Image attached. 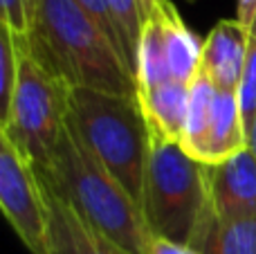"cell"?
I'll return each mask as SVG.
<instances>
[{"instance_id":"1","label":"cell","mask_w":256,"mask_h":254,"mask_svg":"<svg viewBox=\"0 0 256 254\" xmlns=\"http://www.w3.org/2000/svg\"><path fill=\"white\" fill-rule=\"evenodd\" d=\"M30 52L72 88L137 97V81L102 27L74 0H38Z\"/></svg>"},{"instance_id":"2","label":"cell","mask_w":256,"mask_h":254,"mask_svg":"<svg viewBox=\"0 0 256 254\" xmlns=\"http://www.w3.org/2000/svg\"><path fill=\"white\" fill-rule=\"evenodd\" d=\"M36 171L48 176L58 194L88 223H92L128 254L150 252L153 234L144 220L142 207L92 156V151L72 128L70 117L50 166Z\"/></svg>"},{"instance_id":"3","label":"cell","mask_w":256,"mask_h":254,"mask_svg":"<svg viewBox=\"0 0 256 254\" xmlns=\"http://www.w3.org/2000/svg\"><path fill=\"white\" fill-rule=\"evenodd\" d=\"M70 124L92 156L142 207L153 135L137 97L72 88Z\"/></svg>"},{"instance_id":"4","label":"cell","mask_w":256,"mask_h":254,"mask_svg":"<svg viewBox=\"0 0 256 254\" xmlns=\"http://www.w3.org/2000/svg\"><path fill=\"white\" fill-rule=\"evenodd\" d=\"M142 212L153 238L194 246L209 214L207 164L180 144L153 138Z\"/></svg>"},{"instance_id":"5","label":"cell","mask_w":256,"mask_h":254,"mask_svg":"<svg viewBox=\"0 0 256 254\" xmlns=\"http://www.w3.org/2000/svg\"><path fill=\"white\" fill-rule=\"evenodd\" d=\"M18 43V79L0 135L9 140L34 169H48L70 117V86L45 68L25 40Z\"/></svg>"},{"instance_id":"6","label":"cell","mask_w":256,"mask_h":254,"mask_svg":"<svg viewBox=\"0 0 256 254\" xmlns=\"http://www.w3.org/2000/svg\"><path fill=\"white\" fill-rule=\"evenodd\" d=\"M0 207L32 254L50 252V223L36 169L0 135Z\"/></svg>"},{"instance_id":"7","label":"cell","mask_w":256,"mask_h":254,"mask_svg":"<svg viewBox=\"0 0 256 254\" xmlns=\"http://www.w3.org/2000/svg\"><path fill=\"white\" fill-rule=\"evenodd\" d=\"M40 192H43L45 210L50 223V252L52 254H128L112 238L102 234L92 223L84 218L50 178L36 171Z\"/></svg>"},{"instance_id":"8","label":"cell","mask_w":256,"mask_h":254,"mask_svg":"<svg viewBox=\"0 0 256 254\" xmlns=\"http://www.w3.org/2000/svg\"><path fill=\"white\" fill-rule=\"evenodd\" d=\"M209 205L218 218L256 216V156L252 148L207 166Z\"/></svg>"},{"instance_id":"9","label":"cell","mask_w":256,"mask_h":254,"mask_svg":"<svg viewBox=\"0 0 256 254\" xmlns=\"http://www.w3.org/2000/svg\"><path fill=\"white\" fill-rule=\"evenodd\" d=\"M250 27L240 20H220L202 43V72L212 79L216 90L238 92L245 72Z\"/></svg>"},{"instance_id":"10","label":"cell","mask_w":256,"mask_h":254,"mask_svg":"<svg viewBox=\"0 0 256 254\" xmlns=\"http://www.w3.org/2000/svg\"><path fill=\"white\" fill-rule=\"evenodd\" d=\"M248 146V128H245L243 122L238 92L216 90L207 133H204V140L194 160L202 162L207 166H216L234 158L236 153L245 151Z\"/></svg>"},{"instance_id":"11","label":"cell","mask_w":256,"mask_h":254,"mask_svg":"<svg viewBox=\"0 0 256 254\" xmlns=\"http://www.w3.org/2000/svg\"><path fill=\"white\" fill-rule=\"evenodd\" d=\"M148 16H153L162 32L166 66L173 81L191 84L200 72L202 63V43H198L196 34L184 25L171 0H155Z\"/></svg>"},{"instance_id":"12","label":"cell","mask_w":256,"mask_h":254,"mask_svg":"<svg viewBox=\"0 0 256 254\" xmlns=\"http://www.w3.org/2000/svg\"><path fill=\"white\" fill-rule=\"evenodd\" d=\"M137 102L153 138H162L182 146L189 112V84L166 81L155 88L140 90Z\"/></svg>"},{"instance_id":"13","label":"cell","mask_w":256,"mask_h":254,"mask_svg":"<svg viewBox=\"0 0 256 254\" xmlns=\"http://www.w3.org/2000/svg\"><path fill=\"white\" fill-rule=\"evenodd\" d=\"M191 248L202 254H256V216L218 218L209 205V214Z\"/></svg>"},{"instance_id":"14","label":"cell","mask_w":256,"mask_h":254,"mask_svg":"<svg viewBox=\"0 0 256 254\" xmlns=\"http://www.w3.org/2000/svg\"><path fill=\"white\" fill-rule=\"evenodd\" d=\"M214 94H216V86L212 84V79L200 68L196 79L189 84V112H186V128L184 140H182V148L191 158H196V153H198L200 144L204 140V133H207Z\"/></svg>"},{"instance_id":"15","label":"cell","mask_w":256,"mask_h":254,"mask_svg":"<svg viewBox=\"0 0 256 254\" xmlns=\"http://www.w3.org/2000/svg\"><path fill=\"white\" fill-rule=\"evenodd\" d=\"M153 2L155 0H108V7L122 36V45H124L126 66L130 68L132 74L137 70V45H140L142 27Z\"/></svg>"},{"instance_id":"16","label":"cell","mask_w":256,"mask_h":254,"mask_svg":"<svg viewBox=\"0 0 256 254\" xmlns=\"http://www.w3.org/2000/svg\"><path fill=\"white\" fill-rule=\"evenodd\" d=\"M18 56L20 54H18L16 36L2 25L0 27V122L7 117L12 106L18 79Z\"/></svg>"},{"instance_id":"17","label":"cell","mask_w":256,"mask_h":254,"mask_svg":"<svg viewBox=\"0 0 256 254\" xmlns=\"http://www.w3.org/2000/svg\"><path fill=\"white\" fill-rule=\"evenodd\" d=\"M240 110H243L245 128L250 130L256 115V18L250 25V43H248V56H245V72L238 90Z\"/></svg>"},{"instance_id":"18","label":"cell","mask_w":256,"mask_h":254,"mask_svg":"<svg viewBox=\"0 0 256 254\" xmlns=\"http://www.w3.org/2000/svg\"><path fill=\"white\" fill-rule=\"evenodd\" d=\"M2 25L18 38H27L34 32L38 16V0H0Z\"/></svg>"},{"instance_id":"19","label":"cell","mask_w":256,"mask_h":254,"mask_svg":"<svg viewBox=\"0 0 256 254\" xmlns=\"http://www.w3.org/2000/svg\"><path fill=\"white\" fill-rule=\"evenodd\" d=\"M74 2L79 4V7L84 9V12L88 14V16L92 18L99 27H102V32L112 40V45L117 48V52L122 54V58H124V63H126L122 36H120V30H117L115 18H112V14H110V7H108V0H74ZM128 70H130V68H128ZM132 76H135V74H132Z\"/></svg>"},{"instance_id":"20","label":"cell","mask_w":256,"mask_h":254,"mask_svg":"<svg viewBox=\"0 0 256 254\" xmlns=\"http://www.w3.org/2000/svg\"><path fill=\"white\" fill-rule=\"evenodd\" d=\"M148 254H202L191 246H182V243H173L166 238H153Z\"/></svg>"},{"instance_id":"21","label":"cell","mask_w":256,"mask_h":254,"mask_svg":"<svg viewBox=\"0 0 256 254\" xmlns=\"http://www.w3.org/2000/svg\"><path fill=\"white\" fill-rule=\"evenodd\" d=\"M256 18V0H238L236 2V20H240L245 27H250Z\"/></svg>"},{"instance_id":"22","label":"cell","mask_w":256,"mask_h":254,"mask_svg":"<svg viewBox=\"0 0 256 254\" xmlns=\"http://www.w3.org/2000/svg\"><path fill=\"white\" fill-rule=\"evenodd\" d=\"M248 142H250V148H252L256 156V115H254L252 126H250V130H248Z\"/></svg>"},{"instance_id":"23","label":"cell","mask_w":256,"mask_h":254,"mask_svg":"<svg viewBox=\"0 0 256 254\" xmlns=\"http://www.w3.org/2000/svg\"><path fill=\"white\" fill-rule=\"evenodd\" d=\"M186 2H198V0H186Z\"/></svg>"}]
</instances>
